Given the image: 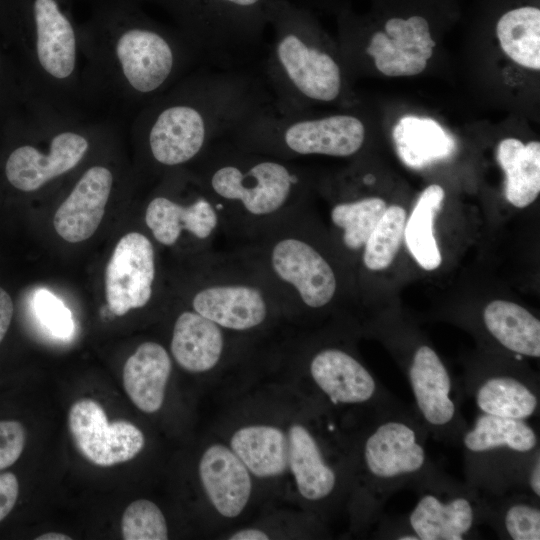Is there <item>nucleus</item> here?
<instances>
[{
	"label": "nucleus",
	"instance_id": "nucleus-18",
	"mask_svg": "<svg viewBox=\"0 0 540 540\" xmlns=\"http://www.w3.org/2000/svg\"><path fill=\"white\" fill-rule=\"evenodd\" d=\"M198 472L215 510L225 518L238 517L250 500L252 479L232 449L220 443L210 445L200 458Z\"/></svg>",
	"mask_w": 540,
	"mask_h": 540
},
{
	"label": "nucleus",
	"instance_id": "nucleus-32",
	"mask_svg": "<svg viewBox=\"0 0 540 540\" xmlns=\"http://www.w3.org/2000/svg\"><path fill=\"white\" fill-rule=\"evenodd\" d=\"M364 53L372 58L375 68L386 76H414L427 66V60L417 52L398 49L393 46L383 29H375L367 34Z\"/></svg>",
	"mask_w": 540,
	"mask_h": 540
},
{
	"label": "nucleus",
	"instance_id": "nucleus-3",
	"mask_svg": "<svg viewBox=\"0 0 540 540\" xmlns=\"http://www.w3.org/2000/svg\"><path fill=\"white\" fill-rule=\"evenodd\" d=\"M194 164L217 203L224 233L245 240L302 208L309 189L306 172L295 163L242 149L228 138Z\"/></svg>",
	"mask_w": 540,
	"mask_h": 540
},
{
	"label": "nucleus",
	"instance_id": "nucleus-23",
	"mask_svg": "<svg viewBox=\"0 0 540 540\" xmlns=\"http://www.w3.org/2000/svg\"><path fill=\"white\" fill-rule=\"evenodd\" d=\"M487 333L517 357H540V321L526 308L506 300L488 303L482 313Z\"/></svg>",
	"mask_w": 540,
	"mask_h": 540
},
{
	"label": "nucleus",
	"instance_id": "nucleus-29",
	"mask_svg": "<svg viewBox=\"0 0 540 540\" xmlns=\"http://www.w3.org/2000/svg\"><path fill=\"white\" fill-rule=\"evenodd\" d=\"M540 500L514 493L488 499L483 521H487L501 539H540Z\"/></svg>",
	"mask_w": 540,
	"mask_h": 540
},
{
	"label": "nucleus",
	"instance_id": "nucleus-27",
	"mask_svg": "<svg viewBox=\"0 0 540 540\" xmlns=\"http://www.w3.org/2000/svg\"><path fill=\"white\" fill-rule=\"evenodd\" d=\"M503 52L518 65L540 70V9L522 4L504 11L496 21Z\"/></svg>",
	"mask_w": 540,
	"mask_h": 540
},
{
	"label": "nucleus",
	"instance_id": "nucleus-22",
	"mask_svg": "<svg viewBox=\"0 0 540 540\" xmlns=\"http://www.w3.org/2000/svg\"><path fill=\"white\" fill-rule=\"evenodd\" d=\"M230 448L257 478H275L288 468L287 433L277 426H242L232 434Z\"/></svg>",
	"mask_w": 540,
	"mask_h": 540
},
{
	"label": "nucleus",
	"instance_id": "nucleus-21",
	"mask_svg": "<svg viewBox=\"0 0 540 540\" xmlns=\"http://www.w3.org/2000/svg\"><path fill=\"white\" fill-rule=\"evenodd\" d=\"M172 361L159 343L140 344L123 368L124 389L133 404L145 413H155L163 405Z\"/></svg>",
	"mask_w": 540,
	"mask_h": 540
},
{
	"label": "nucleus",
	"instance_id": "nucleus-30",
	"mask_svg": "<svg viewBox=\"0 0 540 540\" xmlns=\"http://www.w3.org/2000/svg\"><path fill=\"white\" fill-rule=\"evenodd\" d=\"M387 208L380 197H364L336 203L330 212L332 224L341 231L344 247L350 251L363 248Z\"/></svg>",
	"mask_w": 540,
	"mask_h": 540
},
{
	"label": "nucleus",
	"instance_id": "nucleus-36",
	"mask_svg": "<svg viewBox=\"0 0 540 540\" xmlns=\"http://www.w3.org/2000/svg\"><path fill=\"white\" fill-rule=\"evenodd\" d=\"M19 494L17 477L11 473L0 474V522L11 512Z\"/></svg>",
	"mask_w": 540,
	"mask_h": 540
},
{
	"label": "nucleus",
	"instance_id": "nucleus-5",
	"mask_svg": "<svg viewBox=\"0 0 540 540\" xmlns=\"http://www.w3.org/2000/svg\"><path fill=\"white\" fill-rule=\"evenodd\" d=\"M371 416L356 454L354 496L363 524L380 520L396 491L415 488L437 469L426 449L429 434L414 409L396 400L373 410Z\"/></svg>",
	"mask_w": 540,
	"mask_h": 540
},
{
	"label": "nucleus",
	"instance_id": "nucleus-7",
	"mask_svg": "<svg viewBox=\"0 0 540 540\" xmlns=\"http://www.w3.org/2000/svg\"><path fill=\"white\" fill-rule=\"evenodd\" d=\"M302 208L246 240L239 250L265 275L285 308L320 310L335 298L334 268L301 227Z\"/></svg>",
	"mask_w": 540,
	"mask_h": 540
},
{
	"label": "nucleus",
	"instance_id": "nucleus-15",
	"mask_svg": "<svg viewBox=\"0 0 540 540\" xmlns=\"http://www.w3.org/2000/svg\"><path fill=\"white\" fill-rule=\"evenodd\" d=\"M156 270L151 240L140 232L124 235L106 268L105 290L110 310L122 316L147 305L153 295Z\"/></svg>",
	"mask_w": 540,
	"mask_h": 540
},
{
	"label": "nucleus",
	"instance_id": "nucleus-10",
	"mask_svg": "<svg viewBox=\"0 0 540 540\" xmlns=\"http://www.w3.org/2000/svg\"><path fill=\"white\" fill-rule=\"evenodd\" d=\"M202 282L191 295V309L226 331L262 327L274 310L285 308L265 275L240 251H212Z\"/></svg>",
	"mask_w": 540,
	"mask_h": 540
},
{
	"label": "nucleus",
	"instance_id": "nucleus-14",
	"mask_svg": "<svg viewBox=\"0 0 540 540\" xmlns=\"http://www.w3.org/2000/svg\"><path fill=\"white\" fill-rule=\"evenodd\" d=\"M68 425L79 452L97 466L127 462L145 445V437L137 426L125 420L109 422L102 406L93 399L73 403Z\"/></svg>",
	"mask_w": 540,
	"mask_h": 540
},
{
	"label": "nucleus",
	"instance_id": "nucleus-12",
	"mask_svg": "<svg viewBox=\"0 0 540 540\" xmlns=\"http://www.w3.org/2000/svg\"><path fill=\"white\" fill-rule=\"evenodd\" d=\"M145 223L153 238L167 247L175 246L187 236L206 248L224 233L217 203L195 172L191 174L185 200L165 192L150 199Z\"/></svg>",
	"mask_w": 540,
	"mask_h": 540
},
{
	"label": "nucleus",
	"instance_id": "nucleus-6",
	"mask_svg": "<svg viewBox=\"0 0 540 540\" xmlns=\"http://www.w3.org/2000/svg\"><path fill=\"white\" fill-rule=\"evenodd\" d=\"M206 66L250 69L264 53L272 6L279 0H160Z\"/></svg>",
	"mask_w": 540,
	"mask_h": 540
},
{
	"label": "nucleus",
	"instance_id": "nucleus-34",
	"mask_svg": "<svg viewBox=\"0 0 540 540\" xmlns=\"http://www.w3.org/2000/svg\"><path fill=\"white\" fill-rule=\"evenodd\" d=\"M33 308L41 325L54 337L67 340L74 333L69 309L53 293L39 289L33 297Z\"/></svg>",
	"mask_w": 540,
	"mask_h": 540
},
{
	"label": "nucleus",
	"instance_id": "nucleus-13",
	"mask_svg": "<svg viewBox=\"0 0 540 540\" xmlns=\"http://www.w3.org/2000/svg\"><path fill=\"white\" fill-rule=\"evenodd\" d=\"M309 375L317 390L334 406L370 409L397 399L353 354L339 347L317 350L310 358Z\"/></svg>",
	"mask_w": 540,
	"mask_h": 540
},
{
	"label": "nucleus",
	"instance_id": "nucleus-20",
	"mask_svg": "<svg viewBox=\"0 0 540 540\" xmlns=\"http://www.w3.org/2000/svg\"><path fill=\"white\" fill-rule=\"evenodd\" d=\"M225 332V329L194 310H185L173 325L171 354L177 364L188 372L213 370L225 353Z\"/></svg>",
	"mask_w": 540,
	"mask_h": 540
},
{
	"label": "nucleus",
	"instance_id": "nucleus-24",
	"mask_svg": "<svg viewBox=\"0 0 540 540\" xmlns=\"http://www.w3.org/2000/svg\"><path fill=\"white\" fill-rule=\"evenodd\" d=\"M400 160L410 168L422 169L448 158L455 150L453 138L432 118L406 115L392 132Z\"/></svg>",
	"mask_w": 540,
	"mask_h": 540
},
{
	"label": "nucleus",
	"instance_id": "nucleus-9",
	"mask_svg": "<svg viewBox=\"0 0 540 540\" xmlns=\"http://www.w3.org/2000/svg\"><path fill=\"white\" fill-rule=\"evenodd\" d=\"M37 106L42 146L36 141L21 144L11 151L5 162L7 181L22 192L38 191L69 174L93 151L95 143L112 133L111 122Z\"/></svg>",
	"mask_w": 540,
	"mask_h": 540
},
{
	"label": "nucleus",
	"instance_id": "nucleus-26",
	"mask_svg": "<svg viewBox=\"0 0 540 540\" xmlns=\"http://www.w3.org/2000/svg\"><path fill=\"white\" fill-rule=\"evenodd\" d=\"M460 443L464 454L491 449H510L533 453L539 448V436L525 419L501 417L479 412L473 425L466 427Z\"/></svg>",
	"mask_w": 540,
	"mask_h": 540
},
{
	"label": "nucleus",
	"instance_id": "nucleus-39",
	"mask_svg": "<svg viewBox=\"0 0 540 540\" xmlns=\"http://www.w3.org/2000/svg\"><path fill=\"white\" fill-rule=\"evenodd\" d=\"M37 540H70L71 537L68 535L58 533V532H47L36 538Z\"/></svg>",
	"mask_w": 540,
	"mask_h": 540
},
{
	"label": "nucleus",
	"instance_id": "nucleus-40",
	"mask_svg": "<svg viewBox=\"0 0 540 540\" xmlns=\"http://www.w3.org/2000/svg\"><path fill=\"white\" fill-rule=\"evenodd\" d=\"M299 2H296L300 5H303L305 7H308L309 4L313 5V4H316V5H330L332 4L335 0H298Z\"/></svg>",
	"mask_w": 540,
	"mask_h": 540
},
{
	"label": "nucleus",
	"instance_id": "nucleus-19",
	"mask_svg": "<svg viewBox=\"0 0 540 540\" xmlns=\"http://www.w3.org/2000/svg\"><path fill=\"white\" fill-rule=\"evenodd\" d=\"M288 468L299 495L308 502L320 503L334 496L339 471L331 463L319 438L301 423H292L287 431Z\"/></svg>",
	"mask_w": 540,
	"mask_h": 540
},
{
	"label": "nucleus",
	"instance_id": "nucleus-8",
	"mask_svg": "<svg viewBox=\"0 0 540 540\" xmlns=\"http://www.w3.org/2000/svg\"><path fill=\"white\" fill-rule=\"evenodd\" d=\"M228 139L242 149L290 161L310 155L349 157L362 149L366 127L354 114H284L271 103L245 120Z\"/></svg>",
	"mask_w": 540,
	"mask_h": 540
},
{
	"label": "nucleus",
	"instance_id": "nucleus-31",
	"mask_svg": "<svg viewBox=\"0 0 540 540\" xmlns=\"http://www.w3.org/2000/svg\"><path fill=\"white\" fill-rule=\"evenodd\" d=\"M406 211L398 205L386 208L363 246V263L371 271L387 268L394 260L406 224Z\"/></svg>",
	"mask_w": 540,
	"mask_h": 540
},
{
	"label": "nucleus",
	"instance_id": "nucleus-25",
	"mask_svg": "<svg viewBox=\"0 0 540 540\" xmlns=\"http://www.w3.org/2000/svg\"><path fill=\"white\" fill-rule=\"evenodd\" d=\"M496 159L505 173L507 201L517 208L533 203L540 192V142L505 138L497 146Z\"/></svg>",
	"mask_w": 540,
	"mask_h": 540
},
{
	"label": "nucleus",
	"instance_id": "nucleus-38",
	"mask_svg": "<svg viewBox=\"0 0 540 540\" xmlns=\"http://www.w3.org/2000/svg\"><path fill=\"white\" fill-rule=\"evenodd\" d=\"M231 540H268L269 536L263 530L257 528H245L229 536Z\"/></svg>",
	"mask_w": 540,
	"mask_h": 540
},
{
	"label": "nucleus",
	"instance_id": "nucleus-17",
	"mask_svg": "<svg viewBox=\"0 0 540 540\" xmlns=\"http://www.w3.org/2000/svg\"><path fill=\"white\" fill-rule=\"evenodd\" d=\"M114 183L115 174L108 165L87 167L56 210V232L70 243L90 238L102 221Z\"/></svg>",
	"mask_w": 540,
	"mask_h": 540
},
{
	"label": "nucleus",
	"instance_id": "nucleus-4",
	"mask_svg": "<svg viewBox=\"0 0 540 540\" xmlns=\"http://www.w3.org/2000/svg\"><path fill=\"white\" fill-rule=\"evenodd\" d=\"M272 40L264 52L262 77L274 108L284 114L308 111L315 103L339 100L343 68L309 8L279 0L271 8Z\"/></svg>",
	"mask_w": 540,
	"mask_h": 540
},
{
	"label": "nucleus",
	"instance_id": "nucleus-2",
	"mask_svg": "<svg viewBox=\"0 0 540 540\" xmlns=\"http://www.w3.org/2000/svg\"><path fill=\"white\" fill-rule=\"evenodd\" d=\"M81 39L93 106L140 109L200 63L178 30L148 20L90 27Z\"/></svg>",
	"mask_w": 540,
	"mask_h": 540
},
{
	"label": "nucleus",
	"instance_id": "nucleus-33",
	"mask_svg": "<svg viewBox=\"0 0 540 540\" xmlns=\"http://www.w3.org/2000/svg\"><path fill=\"white\" fill-rule=\"evenodd\" d=\"M125 540H166L168 528L160 508L152 501L139 499L125 509L121 521Z\"/></svg>",
	"mask_w": 540,
	"mask_h": 540
},
{
	"label": "nucleus",
	"instance_id": "nucleus-35",
	"mask_svg": "<svg viewBox=\"0 0 540 540\" xmlns=\"http://www.w3.org/2000/svg\"><path fill=\"white\" fill-rule=\"evenodd\" d=\"M26 432L23 425L14 420L0 421V471L14 464L25 446Z\"/></svg>",
	"mask_w": 540,
	"mask_h": 540
},
{
	"label": "nucleus",
	"instance_id": "nucleus-16",
	"mask_svg": "<svg viewBox=\"0 0 540 540\" xmlns=\"http://www.w3.org/2000/svg\"><path fill=\"white\" fill-rule=\"evenodd\" d=\"M539 387L535 376L515 369L470 372L464 382L479 412L525 420L539 412Z\"/></svg>",
	"mask_w": 540,
	"mask_h": 540
},
{
	"label": "nucleus",
	"instance_id": "nucleus-11",
	"mask_svg": "<svg viewBox=\"0 0 540 540\" xmlns=\"http://www.w3.org/2000/svg\"><path fill=\"white\" fill-rule=\"evenodd\" d=\"M418 499L400 520L416 540L472 538L483 521L486 497L476 489L447 476L437 467L415 487Z\"/></svg>",
	"mask_w": 540,
	"mask_h": 540
},
{
	"label": "nucleus",
	"instance_id": "nucleus-37",
	"mask_svg": "<svg viewBox=\"0 0 540 540\" xmlns=\"http://www.w3.org/2000/svg\"><path fill=\"white\" fill-rule=\"evenodd\" d=\"M13 315V303L10 295L0 287V343L5 337Z\"/></svg>",
	"mask_w": 540,
	"mask_h": 540
},
{
	"label": "nucleus",
	"instance_id": "nucleus-1",
	"mask_svg": "<svg viewBox=\"0 0 540 540\" xmlns=\"http://www.w3.org/2000/svg\"><path fill=\"white\" fill-rule=\"evenodd\" d=\"M271 103L261 74L204 65L141 107L131 126L147 159L175 170L196 162Z\"/></svg>",
	"mask_w": 540,
	"mask_h": 540
},
{
	"label": "nucleus",
	"instance_id": "nucleus-28",
	"mask_svg": "<svg viewBox=\"0 0 540 540\" xmlns=\"http://www.w3.org/2000/svg\"><path fill=\"white\" fill-rule=\"evenodd\" d=\"M444 197L445 192L440 185L432 184L426 187L405 224L404 238L407 248L417 263L428 271L438 268L442 261L433 225Z\"/></svg>",
	"mask_w": 540,
	"mask_h": 540
}]
</instances>
